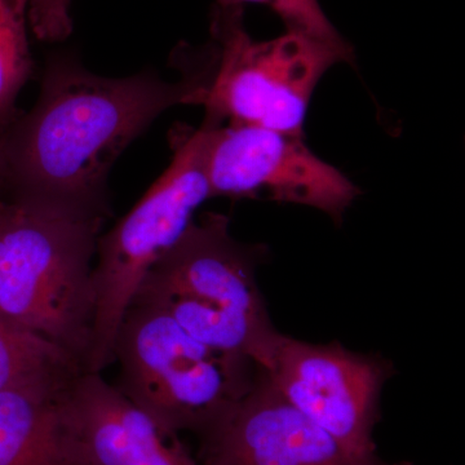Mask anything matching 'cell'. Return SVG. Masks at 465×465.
<instances>
[{
  "label": "cell",
  "mask_w": 465,
  "mask_h": 465,
  "mask_svg": "<svg viewBox=\"0 0 465 465\" xmlns=\"http://www.w3.org/2000/svg\"><path fill=\"white\" fill-rule=\"evenodd\" d=\"M213 197L264 198L317 208L341 224L360 195L351 180L314 154L304 134L256 125L217 124L206 148Z\"/></svg>",
  "instance_id": "obj_7"
},
{
  "label": "cell",
  "mask_w": 465,
  "mask_h": 465,
  "mask_svg": "<svg viewBox=\"0 0 465 465\" xmlns=\"http://www.w3.org/2000/svg\"><path fill=\"white\" fill-rule=\"evenodd\" d=\"M211 74L176 84L150 73L109 79L69 58L52 61L35 108L5 131V191L105 217L116 158L164 110L194 104Z\"/></svg>",
  "instance_id": "obj_1"
},
{
  "label": "cell",
  "mask_w": 465,
  "mask_h": 465,
  "mask_svg": "<svg viewBox=\"0 0 465 465\" xmlns=\"http://www.w3.org/2000/svg\"><path fill=\"white\" fill-rule=\"evenodd\" d=\"M200 439L204 465H384L357 457L302 414L260 367L250 390Z\"/></svg>",
  "instance_id": "obj_9"
},
{
  "label": "cell",
  "mask_w": 465,
  "mask_h": 465,
  "mask_svg": "<svg viewBox=\"0 0 465 465\" xmlns=\"http://www.w3.org/2000/svg\"><path fill=\"white\" fill-rule=\"evenodd\" d=\"M70 0H29L27 20L36 38L61 41L72 32Z\"/></svg>",
  "instance_id": "obj_15"
},
{
  "label": "cell",
  "mask_w": 465,
  "mask_h": 465,
  "mask_svg": "<svg viewBox=\"0 0 465 465\" xmlns=\"http://www.w3.org/2000/svg\"><path fill=\"white\" fill-rule=\"evenodd\" d=\"M79 465H198L167 430L101 374L82 372L61 400Z\"/></svg>",
  "instance_id": "obj_10"
},
{
  "label": "cell",
  "mask_w": 465,
  "mask_h": 465,
  "mask_svg": "<svg viewBox=\"0 0 465 465\" xmlns=\"http://www.w3.org/2000/svg\"><path fill=\"white\" fill-rule=\"evenodd\" d=\"M104 219L0 193V313L84 367L94 316L92 259Z\"/></svg>",
  "instance_id": "obj_2"
},
{
  "label": "cell",
  "mask_w": 465,
  "mask_h": 465,
  "mask_svg": "<svg viewBox=\"0 0 465 465\" xmlns=\"http://www.w3.org/2000/svg\"><path fill=\"white\" fill-rule=\"evenodd\" d=\"M213 35L217 63L194 104L223 122L284 134L304 133L317 84L333 65L353 58L347 42L335 45L298 33L255 41L244 29L242 7L217 5Z\"/></svg>",
  "instance_id": "obj_6"
},
{
  "label": "cell",
  "mask_w": 465,
  "mask_h": 465,
  "mask_svg": "<svg viewBox=\"0 0 465 465\" xmlns=\"http://www.w3.org/2000/svg\"><path fill=\"white\" fill-rule=\"evenodd\" d=\"M65 391H0V465H79L61 409Z\"/></svg>",
  "instance_id": "obj_11"
},
{
  "label": "cell",
  "mask_w": 465,
  "mask_h": 465,
  "mask_svg": "<svg viewBox=\"0 0 465 465\" xmlns=\"http://www.w3.org/2000/svg\"><path fill=\"white\" fill-rule=\"evenodd\" d=\"M27 9L29 0H0V134L15 124L18 92L32 73Z\"/></svg>",
  "instance_id": "obj_13"
},
{
  "label": "cell",
  "mask_w": 465,
  "mask_h": 465,
  "mask_svg": "<svg viewBox=\"0 0 465 465\" xmlns=\"http://www.w3.org/2000/svg\"><path fill=\"white\" fill-rule=\"evenodd\" d=\"M262 370L284 399L353 454L379 459L372 432L382 385L391 375L388 363L338 341L312 344L280 332Z\"/></svg>",
  "instance_id": "obj_8"
},
{
  "label": "cell",
  "mask_w": 465,
  "mask_h": 465,
  "mask_svg": "<svg viewBox=\"0 0 465 465\" xmlns=\"http://www.w3.org/2000/svg\"><path fill=\"white\" fill-rule=\"evenodd\" d=\"M116 390L173 432L210 430L244 396L258 366L197 341L158 309L131 304L116 332Z\"/></svg>",
  "instance_id": "obj_4"
},
{
  "label": "cell",
  "mask_w": 465,
  "mask_h": 465,
  "mask_svg": "<svg viewBox=\"0 0 465 465\" xmlns=\"http://www.w3.org/2000/svg\"><path fill=\"white\" fill-rule=\"evenodd\" d=\"M246 3L265 5L273 9L287 32L335 45L345 42L324 15L318 0H217V5L223 7H242Z\"/></svg>",
  "instance_id": "obj_14"
},
{
  "label": "cell",
  "mask_w": 465,
  "mask_h": 465,
  "mask_svg": "<svg viewBox=\"0 0 465 465\" xmlns=\"http://www.w3.org/2000/svg\"><path fill=\"white\" fill-rule=\"evenodd\" d=\"M84 372L81 361L0 313V391L67 390Z\"/></svg>",
  "instance_id": "obj_12"
},
{
  "label": "cell",
  "mask_w": 465,
  "mask_h": 465,
  "mask_svg": "<svg viewBox=\"0 0 465 465\" xmlns=\"http://www.w3.org/2000/svg\"><path fill=\"white\" fill-rule=\"evenodd\" d=\"M5 134H0V193L5 191Z\"/></svg>",
  "instance_id": "obj_16"
},
{
  "label": "cell",
  "mask_w": 465,
  "mask_h": 465,
  "mask_svg": "<svg viewBox=\"0 0 465 465\" xmlns=\"http://www.w3.org/2000/svg\"><path fill=\"white\" fill-rule=\"evenodd\" d=\"M223 121L206 114L198 130L174 134L170 167L136 206L99 238V262L92 272L94 316L87 372L101 374L114 362L113 348L122 318L150 268L182 238L195 211L211 195L206 148Z\"/></svg>",
  "instance_id": "obj_5"
},
{
  "label": "cell",
  "mask_w": 465,
  "mask_h": 465,
  "mask_svg": "<svg viewBox=\"0 0 465 465\" xmlns=\"http://www.w3.org/2000/svg\"><path fill=\"white\" fill-rule=\"evenodd\" d=\"M394 465H410V464L405 463V464H394Z\"/></svg>",
  "instance_id": "obj_17"
},
{
  "label": "cell",
  "mask_w": 465,
  "mask_h": 465,
  "mask_svg": "<svg viewBox=\"0 0 465 465\" xmlns=\"http://www.w3.org/2000/svg\"><path fill=\"white\" fill-rule=\"evenodd\" d=\"M229 217L193 220L150 268L131 304L158 309L189 335L268 365L278 332L256 281L258 249L232 237Z\"/></svg>",
  "instance_id": "obj_3"
}]
</instances>
